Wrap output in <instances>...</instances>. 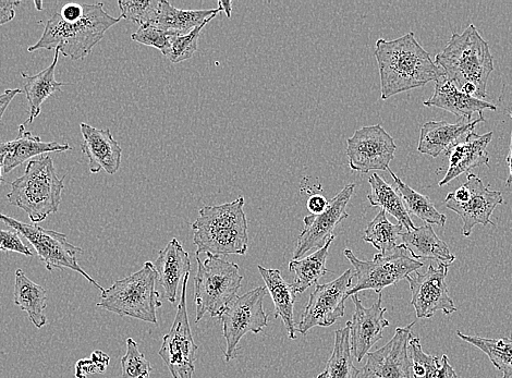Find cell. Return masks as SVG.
<instances>
[{
    "instance_id": "obj_43",
    "label": "cell",
    "mask_w": 512,
    "mask_h": 378,
    "mask_svg": "<svg viewBox=\"0 0 512 378\" xmlns=\"http://www.w3.org/2000/svg\"><path fill=\"white\" fill-rule=\"evenodd\" d=\"M20 4V2H15V0H0V26H4V24L11 22L16 17L15 8Z\"/></svg>"
},
{
    "instance_id": "obj_50",
    "label": "cell",
    "mask_w": 512,
    "mask_h": 378,
    "mask_svg": "<svg viewBox=\"0 0 512 378\" xmlns=\"http://www.w3.org/2000/svg\"><path fill=\"white\" fill-rule=\"evenodd\" d=\"M315 378H326V376H325V373L323 372L322 374H320L318 377H315Z\"/></svg>"
},
{
    "instance_id": "obj_18",
    "label": "cell",
    "mask_w": 512,
    "mask_h": 378,
    "mask_svg": "<svg viewBox=\"0 0 512 378\" xmlns=\"http://www.w3.org/2000/svg\"><path fill=\"white\" fill-rule=\"evenodd\" d=\"M355 304V313L352 321L348 322L350 327V345L353 358L361 362L365 356L383 338V332L390 324L385 319L387 309L382 307V294L370 308H365L357 295L351 296Z\"/></svg>"
},
{
    "instance_id": "obj_30",
    "label": "cell",
    "mask_w": 512,
    "mask_h": 378,
    "mask_svg": "<svg viewBox=\"0 0 512 378\" xmlns=\"http://www.w3.org/2000/svg\"><path fill=\"white\" fill-rule=\"evenodd\" d=\"M335 239L334 235L323 248L308 255L307 258L292 260L289 263V271L295 274L294 285L298 295L303 294L310 287L318 285L319 280L328 273L326 261L329 248Z\"/></svg>"
},
{
    "instance_id": "obj_49",
    "label": "cell",
    "mask_w": 512,
    "mask_h": 378,
    "mask_svg": "<svg viewBox=\"0 0 512 378\" xmlns=\"http://www.w3.org/2000/svg\"><path fill=\"white\" fill-rule=\"evenodd\" d=\"M34 5L38 10H43V3L42 2H34Z\"/></svg>"
},
{
    "instance_id": "obj_12",
    "label": "cell",
    "mask_w": 512,
    "mask_h": 378,
    "mask_svg": "<svg viewBox=\"0 0 512 378\" xmlns=\"http://www.w3.org/2000/svg\"><path fill=\"white\" fill-rule=\"evenodd\" d=\"M355 274L347 270L333 282L316 285L306 310L302 314L297 332L306 336L316 326L329 327L345 315V303Z\"/></svg>"
},
{
    "instance_id": "obj_14",
    "label": "cell",
    "mask_w": 512,
    "mask_h": 378,
    "mask_svg": "<svg viewBox=\"0 0 512 378\" xmlns=\"http://www.w3.org/2000/svg\"><path fill=\"white\" fill-rule=\"evenodd\" d=\"M448 268L445 264L435 266L432 263L425 273L414 272L406 278L412 294L411 304L418 319H431L438 311L446 315L458 311L446 284Z\"/></svg>"
},
{
    "instance_id": "obj_27",
    "label": "cell",
    "mask_w": 512,
    "mask_h": 378,
    "mask_svg": "<svg viewBox=\"0 0 512 378\" xmlns=\"http://www.w3.org/2000/svg\"><path fill=\"white\" fill-rule=\"evenodd\" d=\"M221 9L211 10H182L172 4L161 0L158 14L150 26H154L165 32L177 35H186L204 23L211 22Z\"/></svg>"
},
{
    "instance_id": "obj_20",
    "label": "cell",
    "mask_w": 512,
    "mask_h": 378,
    "mask_svg": "<svg viewBox=\"0 0 512 378\" xmlns=\"http://www.w3.org/2000/svg\"><path fill=\"white\" fill-rule=\"evenodd\" d=\"M479 119L459 118L456 124L447 121H429L421 127L418 151L432 157H438L442 152H448L454 146L465 140L479 123Z\"/></svg>"
},
{
    "instance_id": "obj_32",
    "label": "cell",
    "mask_w": 512,
    "mask_h": 378,
    "mask_svg": "<svg viewBox=\"0 0 512 378\" xmlns=\"http://www.w3.org/2000/svg\"><path fill=\"white\" fill-rule=\"evenodd\" d=\"M387 172L392 175L397 192L400 195L402 202H404L409 215L417 216L421 221L425 222L426 225L445 226L447 216L436 210L433 201L429 197L413 190L405 184L404 181L397 177L392 169L389 168Z\"/></svg>"
},
{
    "instance_id": "obj_36",
    "label": "cell",
    "mask_w": 512,
    "mask_h": 378,
    "mask_svg": "<svg viewBox=\"0 0 512 378\" xmlns=\"http://www.w3.org/2000/svg\"><path fill=\"white\" fill-rule=\"evenodd\" d=\"M402 234H404V226L390 223L386 212L381 210L365 229L363 240L385 255L398 247V239Z\"/></svg>"
},
{
    "instance_id": "obj_24",
    "label": "cell",
    "mask_w": 512,
    "mask_h": 378,
    "mask_svg": "<svg viewBox=\"0 0 512 378\" xmlns=\"http://www.w3.org/2000/svg\"><path fill=\"white\" fill-rule=\"evenodd\" d=\"M426 107H437L459 118L472 119L474 114L483 116L484 111H496L494 104L469 96L458 90L445 76L435 82V90Z\"/></svg>"
},
{
    "instance_id": "obj_8",
    "label": "cell",
    "mask_w": 512,
    "mask_h": 378,
    "mask_svg": "<svg viewBox=\"0 0 512 378\" xmlns=\"http://www.w3.org/2000/svg\"><path fill=\"white\" fill-rule=\"evenodd\" d=\"M404 245H399L388 254L377 253L372 261H362L349 249L344 251L348 261L355 267L357 284L348 291V297L364 290H373L377 295L390 286H395L423 267V262L414 260Z\"/></svg>"
},
{
    "instance_id": "obj_23",
    "label": "cell",
    "mask_w": 512,
    "mask_h": 378,
    "mask_svg": "<svg viewBox=\"0 0 512 378\" xmlns=\"http://www.w3.org/2000/svg\"><path fill=\"white\" fill-rule=\"evenodd\" d=\"M157 280L164 290V297L172 304L177 302L180 280L191 271V262L188 252L181 243L174 238L168 242L155 263Z\"/></svg>"
},
{
    "instance_id": "obj_38",
    "label": "cell",
    "mask_w": 512,
    "mask_h": 378,
    "mask_svg": "<svg viewBox=\"0 0 512 378\" xmlns=\"http://www.w3.org/2000/svg\"><path fill=\"white\" fill-rule=\"evenodd\" d=\"M161 0H119L121 19L139 24L140 27L152 24L158 14Z\"/></svg>"
},
{
    "instance_id": "obj_45",
    "label": "cell",
    "mask_w": 512,
    "mask_h": 378,
    "mask_svg": "<svg viewBox=\"0 0 512 378\" xmlns=\"http://www.w3.org/2000/svg\"><path fill=\"white\" fill-rule=\"evenodd\" d=\"M21 93L22 91L20 89H14L6 90L3 94H0V124H2L4 114L11 102L14 101L15 97Z\"/></svg>"
},
{
    "instance_id": "obj_47",
    "label": "cell",
    "mask_w": 512,
    "mask_h": 378,
    "mask_svg": "<svg viewBox=\"0 0 512 378\" xmlns=\"http://www.w3.org/2000/svg\"><path fill=\"white\" fill-rule=\"evenodd\" d=\"M231 6H233V2H229V0H221V2H218V8L221 9V11H224L227 18H231V15H233V9H231Z\"/></svg>"
},
{
    "instance_id": "obj_2",
    "label": "cell",
    "mask_w": 512,
    "mask_h": 378,
    "mask_svg": "<svg viewBox=\"0 0 512 378\" xmlns=\"http://www.w3.org/2000/svg\"><path fill=\"white\" fill-rule=\"evenodd\" d=\"M120 20V17L108 15L102 3L84 5L83 14L77 19L65 20L57 12L46 22L39 42L30 46L28 51L58 50L73 62L84 60Z\"/></svg>"
},
{
    "instance_id": "obj_16",
    "label": "cell",
    "mask_w": 512,
    "mask_h": 378,
    "mask_svg": "<svg viewBox=\"0 0 512 378\" xmlns=\"http://www.w3.org/2000/svg\"><path fill=\"white\" fill-rule=\"evenodd\" d=\"M398 327L392 340L384 347L368 353L359 378H412L409 358V343L413 337L412 328Z\"/></svg>"
},
{
    "instance_id": "obj_41",
    "label": "cell",
    "mask_w": 512,
    "mask_h": 378,
    "mask_svg": "<svg viewBox=\"0 0 512 378\" xmlns=\"http://www.w3.org/2000/svg\"><path fill=\"white\" fill-rule=\"evenodd\" d=\"M109 364V357L103 351L96 350L91 359L78 361L76 365V377L87 378L90 374L104 373Z\"/></svg>"
},
{
    "instance_id": "obj_33",
    "label": "cell",
    "mask_w": 512,
    "mask_h": 378,
    "mask_svg": "<svg viewBox=\"0 0 512 378\" xmlns=\"http://www.w3.org/2000/svg\"><path fill=\"white\" fill-rule=\"evenodd\" d=\"M411 375L413 378H458L448 357L430 356L424 352L419 337H412L409 343Z\"/></svg>"
},
{
    "instance_id": "obj_26",
    "label": "cell",
    "mask_w": 512,
    "mask_h": 378,
    "mask_svg": "<svg viewBox=\"0 0 512 378\" xmlns=\"http://www.w3.org/2000/svg\"><path fill=\"white\" fill-rule=\"evenodd\" d=\"M401 245L407 249L414 260L432 261L450 265L456 256L442 239L438 238L432 225L416 227L401 236Z\"/></svg>"
},
{
    "instance_id": "obj_6",
    "label": "cell",
    "mask_w": 512,
    "mask_h": 378,
    "mask_svg": "<svg viewBox=\"0 0 512 378\" xmlns=\"http://www.w3.org/2000/svg\"><path fill=\"white\" fill-rule=\"evenodd\" d=\"M156 282L155 266L146 262L137 273L116 280L112 287L105 289L97 307L119 316L157 324V309L163 303Z\"/></svg>"
},
{
    "instance_id": "obj_11",
    "label": "cell",
    "mask_w": 512,
    "mask_h": 378,
    "mask_svg": "<svg viewBox=\"0 0 512 378\" xmlns=\"http://www.w3.org/2000/svg\"><path fill=\"white\" fill-rule=\"evenodd\" d=\"M190 273L182 280L181 297L172 328L164 336L158 355L174 378H193L198 346L195 345L187 310V287Z\"/></svg>"
},
{
    "instance_id": "obj_19",
    "label": "cell",
    "mask_w": 512,
    "mask_h": 378,
    "mask_svg": "<svg viewBox=\"0 0 512 378\" xmlns=\"http://www.w3.org/2000/svg\"><path fill=\"white\" fill-rule=\"evenodd\" d=\"M83 143L81 151L89 158L92 174L105 170L108 175H115L123 160V149L114 139L109 129H97L88 124L80 125Z\"/></svg>"
},
{
    "instance_id": "obj_39",
    "label": "cell",
    "mask_w": 512,
    "mask_h": 378,
    "mask_svg": "<svg viewBox=\"0 0 512 378\" xmlns=\"http://www.w3.org/2000/svg\"><path fill=\"white\" fill-rule=\"evenodd\" d=\"M127 352L121 359L124 378H150L153 371L151 363L140 351L138 344L132 338L127 339Z\"/></svg>"
},
{
    "instance_id": "obj_31",
    "label": "cell",
    "mask_w": 512,
    "mask_h": 378,
    "mask_svg": "<svg viewBox=\"0 0 512 378\" xmlns=\"http://www.w3.org/2000/svg\"><path fill=\"white\" fill-rule=\"evenodd\" d=\"M371 191L368 194V200L374 207H380L381 210L394 216L398 223L407 231L416 228L414 226L409 213L406 210L404 202L394 188L377 174H373L369 178Z\"/></svg>"
},
{
    "instance_id": "obj_44",
    "label": "cell",
    "mask_w": 512,
    "mask_h": 378,
    "mask_svg": "<svg viewBox=\"0 0 512 378\" xmlns=\"http://www.w3.org/2000/svg\"><path fill=\"white\" fill-rule=\"evenodd\" d=\"M328 200H326L325 197H323L322 194H314L311 195V197L308 200V210L313 215H318L323 213L326 210V207L328 205Z\"/></svg>"
},
{
    "instance_id": "obj_17",
    "label": "cell",
    "mask_w": 512,
    "mask_h": 378,
    "mask_svg": "<svg viewBox=\"0 0 512 378\" xmlns=\"http://www.w3.org/2000/svg\"><path fill=\"white\" fill-rule=\"evenodd\" d=\"M465 185L470 192L467 202L457 203L445 199V206L462 218V235L470 237L477 225L495 226L492 215L498 205L504 204V198L501 191L491 190L477 175L468 174Z\"/></svg>"
},
{
    "instance_id": "obj_37",
    "label": "cell",
    "mask_w": 512,
    "mask_h": 378,
    "mask_svg": "<svg viewBox=\"0 0 512 378\" xmlns=\"http://www.w3.org/2000/svg\"><path fill=\"white\" fill-rule=\"evenodd\" d=\"M207 23L186 35L170 36L169 47L164 56L174 64L185 62L198 51L200 34Z\"/></svg>"
},
{
    "instance_id": "obj_29",
    "label": "cell",
    "mask_w": 512,
    "mask_h": 378,
    "mask_svg": "<svg viewBox=\"0 0 512 378\" xmlns=\"http://www.w3.org/2000/svg\"><path fill=\"white\" fill-rule=\"evenodd\" d=\"M14 301L17 307L26 312L29 320L36 328H43L47 324L44 311L47 307V290L32 282L22 270L15 275Z\"/></svg>"
},
{
    "instance_id": "obj_1",
    "label": "cell",
    "mask_w": 512,
    "mask_h": 378,
    "mask_svg": "<svg viewBox=\"0 0 512 378\" xmlns=\"http://www.w3.org/2000/svg\"><path fill=\"white\" fill-rule=\"evenodd\" d=\"M375 58L381 77L382 100L437 81L444 76L429 52H426L413 32L396 40H377Z\"/></svg>"
},
{
    "instance_id": "obj_9",
    "label": "cell",
    "mask_w": 512,
    "mask_h": 378,
    "mask_svg": "<svg viewBox=\"0 0 512 378\" xmlns=\"http://www.w3.org/2000/svg\"><path fill=\"white\" fill-rule=\"evenodd\" d=\"M0 222L10 227V229L16 230L20 236H23L32 245L41 262L45 264L47 271L70 270L77 272L102 292L105 290L79 265L78 254L83 251L71 245L66 235L54 230L44 229L35 224L19 222L17 219L2 213H0Z\"/></svg>"
},
{
    "instance_id": "obj_22",
    "label": "cell",
    "mask_w": 512,
    "mask_h": 378,
    "mask_svg": "<svg viewBox=\"0 0 512 378\" xmlns=\"http://www.w3.org/2000/svg\"><path fill=\"white\" fill-rule=\"evenodd\" d=\"M72 150L68 143L44 142L40 137L26 129V125L19 127L18 138L15 140L0 142V156L4 157V174L31 160L32 157L67 152Z\"/></svg>"
},
{
    "instance_id": "obj_28",
    "label": "cell",
    "mask_w": 512,
    "mask_h": 378,
    "mask_svg": "<svg viewBox=\"0 0 512 378\" xmlns=\"http://www.w3.org/2000/svg\"><path fill=\"white\" fill-rule=\"evenodd\" d=\"M60 52L55 50L53 63L50 67L38 73L35 76H29L21 72L24 82V92L30 105V117L24 125H31L35 118H38L42 111V105L55 92L62 91L67 83L57 82L55 78L56 67L58 64Z\"/></svg>"
},
{
    "instance_id": "obj_40",
    "label": "cell",
    "mask_w": 512,
    "mask_h": 378,
    "mask_svg": "<svg viewBox=\"0 0 512 378\" xmlns=\"http://www.w3.org/2000/svg\"><path fill=\"white\" fill-rule=\"evenodd\" d=\"M173 34L148 24V26H142L136 33H133L131 39L145 46L157 48L164 55L169 47L170 36Z\"/></svg>"
},
{
    "instance_id": "obj_35",
    "label": "cell",
    "mask_w": 512,
    "mask_h": 378,
    "mask_svg": "<svg viewBox=\"0 0 512 378\" xmlns=\"http://www.w3.org/2000/svg\"><path fill=\"white\" fill-rule=\"evenodd\" d=\"M324 373L326 378H359L360 371L353 364L348 323L336 332L334 350Z\"/></svg>"
},
{
    "instance_id": "obj_21",
    "label": "cell",
    "mask_w": 512,
    "mask_h": 378,
    "mask_svg": "<svg viewBox=\"0 0 512 378\" xmlns=\"http://www.w3.org/2000/svg\"><path fill=\"white\" fill-rule=\"evenodd\" d=\"M493 137V131L482 134V136L473 131L465 140L449 150L447 152L448 170L444 179L438 185L440 187L447 186L459 176L468 174L470 170L489 165L490 154L487 152V146H489Z\"/></svg>"
},
{
    "instance_id": "obj_13",
    "label": "cell",
    "mask_w": 512,
    "mask_h": 378,
    "mask_svg": "<svg viewBox=\"0 0 512 378\" xmlns=\"http://www.w3.org/2000/svg\"><path fill=\"white\" fill-rule=\"evenodd\" d=\"M397 145L381 126L363 127L347 140V156L353 172L368 174L372 170L387 172L395 158Z\"/></svg>"
},
{
    "instance_id": "obj_42",
    "label": "cell",
    "mask_w": 512,
    "mask_h": 378,
    "mask_svg": "<svg viewBox=\"0 0 512 378\" xmlns=\"http://www.w3.org/2000/svg\"><path fill=\"white\" fill-rule=\"evenodd\" d=\"M0 252H14L26 256H33L32 251L24 245L19 233L14 229H0Z\"/></svg>"
},
{
    "instance_id": "obj_48",
    "label": "cell",
    "mask_w": 512,
    "mask_h": 378,
    "mask_svg": "<svg viewBox=\"0 0 512 378\" xmlns=\"http://www.w3.org/2000/svg\"><path fill=\"white\" fill-rule=\"evenodd\" d=\"M4 157L0 156V185L4 184Z\"/></svg>"
},
{
    "instance_id": "obj_34",
    "label": "cell",
    "mask_w": 512,
    "mask_h": 378,
    "mask_svg": "<svg viewBox=\"0 0 512 378\" xmlns=\"http://www.w3.org/2000/svg\"><path fill=\"white\" fill-rule=\"evenodd\" d=\"M458 337L468 344L477 347L489 357L494 367L502 373V378L512 377V336L501 339H490L479 336H468L457 332Z\"/></svg>"
},
{
    "instance_id": "obj_3",
    "label": "cell",
    "mask_w": 512,
    "mask_h": 378,
    "mask_svg": "<svg viewBox=\"0 0 512 378\" xmlns=\"http://www.w3.org/2000/svg\"><path fill=\"white\" fill-rule=\"evenodd\" d=\"M245 198L216 206H203L199 218L192 224L193 243L197 256L202 253L245 255L249 248Z\"/></svg>"
},
{
    "instance_id": "obj_4",
    "label": "cell",
    "mask_w": 512,
    "mask_h": 378,
    "mask_svg": "<svg viewBox=\"0 0 512 378\" xmlns=\"http://www.w3.org/2000/svg\"><path fill=\"white\" fill-rule=\"evenodd\" d=\"M435 64L458 90L473 84L478 90L477 99H485L487 82L494 71V58L489 43L474 24L462 33H454L444 48L435 57Z\"/></svg>"
},
{
    "instance_id": "obj_5",
    "label": "cell",
    "mask_w": 512,
    "mask_h": 378,
    "mask_svg": "<svg viewBox=\"0 0 512 378\" xmlns=\"http://www.w3.org/2000/svg\"><path fill=\"white\" fill-rule=\"evenodd\" d=\"M64 179L57 176L53 157L42 155L29 162L26 172L11 182L7 199L27 213L33 224L42 223L58 212L62 204Z\"/></svg>"
},
{
    "instance_id": "obj_10",
    "label": "cell",
    "mask_w": 512,
    "mask_h": 378,
    "mask_svg": "<svg viewBox=\"0 0 512 378\" xmlns=\"http://www.w3.org/2000/svg\"><path fill=\"white\" fill-rule=\"evenodd\" d=\"M266 288L258 287L237 297L218 317L223 323L226 339L225 361L237 357L238 345L248 333L260 334L268 325V315L263 309Z\"/></svg>"
},
{
    "instance_id": "obj_7",
    "label": "cell",
    "mask_w": 512,
    "mask_h": 378,
    "mask_svg": "<svg viewBox=\"0 0 512 378\" xmlns=\"http://www.w3.org/2000/svg\"><path fill=\"white\" fill-rule=\"evenodd\" d=\"M198 273L194 278L195 312L199 323L205 314L219 317L233 302L242 285L243 276L234 262L223 260L221 256L207 254L202 261L197 256Z\"/></svg>"
},
{
    "instance_id": "obj_25",
    "label": "cell",
    "mask_w": 512,
    "mask_h": 378,
    "mask_svg": "<svg viewBox=\"0 0 512 378\" xmlns=\"http://www.w3.org/2000/svg\"><path fill=\"white\" fill-rule=\"evenodd\" d=\"M258 270L274 302L275 319H282L289 339L295 340L297 338L295 303L298 295L295 285L287 283L279 270H270L261 265L258 266Z\"/></svg>"
},
{
    "instance_id": "obj_46",
    "label": "cell",
    "mask_w": 512,
    "mask_h": 378,
    "mask_svg": "<svg viewBox=\"0 0 512 378\" xmlns=\"http://www.w3.org/2000/svg\"><path fill=\"white\" fill-rule=\"evenodd\" d=\"M511 123H512V109H511ZM507 164L509 166V178L507 180V186L512 187V131H511V143H510V150L509 154L507 156Z\"/></svg>"
},
{
    "instance_id": "obj_15",
    "label": "cell",
    "mask_w": 512,
    "mask_h": 378,
    "mask_svg": "<svg viewBox=\"0 0 512 378\" xmlns=\"http://www.w3.org/2000/svg\"><path fill=\"white\" fill-rule=\"evenodd\" d=\"M355 189V184L347 185L335 198L329 200L323 213L304 217V228L297 241L294 260L302 259L312 250L323 248L334 236L335 228L349 217L347 206Z\"/></svg>"
}]
</instances>
